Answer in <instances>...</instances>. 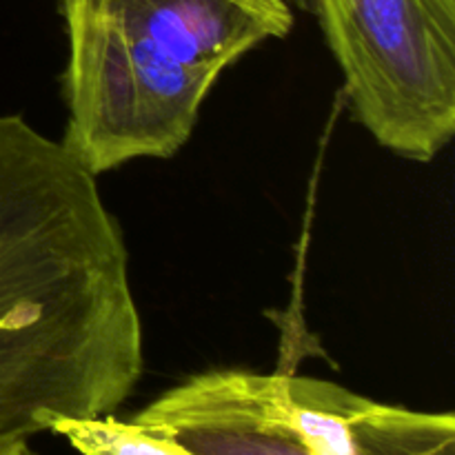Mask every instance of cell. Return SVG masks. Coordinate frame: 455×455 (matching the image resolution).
I'll list each match as a JSON object with an SVG mask.
<instances>
[{
  "label": "cell",
  "instance_id": "6da1fadb",
  "mask_svg": "<svg viewBox=\"0 0 455 455\" xmlns=\"http://www.w3.org/2000/svg\"><path fill=\"white\" fill-rule=\"evenodd\" d=\"M142 371L127 243L98 178L0 116V440L47 416H114Z\"/></svg>",
  "mask_w": 455,
  "mask_h": 455
},
{
  "label": "cell",
  "instance_id": "7a4b0ae2",
  "mask_svg": "<svg viewBox=\"0 0 455 455\" xmlns=\"http://www.w3.org/2000/svg\"><path fill=\"white\" fill-rule=\"evenodd\" d=\"M67 31L60 142L100 176L172 158L194 133L213 84L275 38L234 0H56Z\"/></svg>",
  "mask_w": 455,
  "mask_h": 455
},
{
  "label": "cell",
  "instance_id": "3957f363",
  "mask_svg": "<svg viewBox=\"0 0 455 455\" xmlns=\"http://www.w3.org/2000/svg\"><path fill=\"white\" fill-rule=\"evenodd\" d=\"M129 422L194 455H455L453 413L283 371L194 373Z\"/></svg>",
  "mask_w": 455,
  "mask_h": 455
},
{
  "label": "cell",
  "instance_id": "277c9868",
  "mask_svg": "<svg viewBox=\"0 0 455 455\" xmlns=\"http://www.w3.org/2000/svg\"><path fill=\"white\" fill-rule=\"evenodd\" d=\"M380 147L431 163L455 133V0H300Z\"/></svg>",
  "mask_w": 455,
  "mask_h": 455
},
{
  "label": "cell",
  "instance_id": "5b68a950",
  "mask_svg": "<svg viewBox=\"0 0 455 455\" xmlns=\"http://www.w3.org/2000/svg\"><path fill=\"white\" fill-rule=\"evenodd\" d=\"M43 431L65 438L80 455H194L167 438L147 434L133 422L102 418L47 416Z\"/></svg>",
  "mask_w": 455,
  "mask_h": 455
},
{
  "label": "cell",
  "instance_id": "8992f818",
  "mask_svg": "<svg viewBox=\"0 0 455 455\" xmlns=\"http://www.w3.org/2000/svg\"><path fill=\"white\" fill-rule=\"evenodd\" d=\"M267 22L275 38H284L293 27V12L289 0H234Z\"/></svg>",
  "mask_w": 455,
  "mask_h": 455
},
{
  "label": "cell",
  "instance_id": "52a82bcc",
  "mask_svg": "<svg viewBox=\"0 0 455 455\" xmlns=\"http://www.w3.org/2000/svg\"><path fill=\"white\" fill-rule=\"evenodd\" d=\"M0 455H38L31 449L29 438H3L0 440Z\"/></svg>",
  "mask_w": 455,
  "mask_h": 455
}]
</instances>
